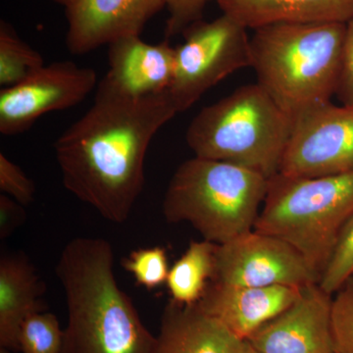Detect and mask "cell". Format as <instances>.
I'll use <instances>...</instances> for the list:
<instances>
[{
  "instance_id": "cell-1",
  "label": "cell",
  "mask_w": 353,
  "mask_h": 353,
  "mask_svg": "<svg viewBox=\"0 0 353 353\" xmlns=\"http://www.w3.org/2000/svg\"><path fill=\"white\" fill-rule=\"evenodd\" d=\"M178 113L169 92L130 97L102 79L92 108L57 139L65 189L110 222L131 215L157 132Z\"/></svg>"
},
{
  "instance_id": "cell-2",
  "label": "cell",
  "mask_w": 353,
  "mask_h": 353,
  "mask_svg": "<svg viewBox=\"0 0 353 353\" xmlns=\"http://www.w3.org/2000/svg\"><path fill=\"white\" fill-rule=\"evenodd\" d=\"M108 241L80 236L58 259L67 325L60 353H152L157 336L116 280Z\"/></svg>"
},
{
  "instance_id": "cell-3",
  "label": "cell",
  "mask_w": 353,
  "mask_h": 353,
  "mask_svg": "<svg viewBox=\"0 0 353 353\" xmlns=\"http://www.w3.org/2000/svg\"><path fill=\"white\" fill-rule=\"evenodd\" d=\"M347 24H274L253 30L250 68L294 121L331 102L340 78Z\"/></svg>"
},
{
  "instance_id": "cell-4",
  "label": "cell",
  "mask_w": 353,
  "mask_h": 353,
  "mask_svg": "<svg viewBox=\"0 0 353 353\" xmlns=\"http://www.w3.org/2000/svg\"><path fill=\"white\" fill-rule=\"evenodd\" d=\"M292 128L290 116L256 83L202 109L185 139L194 157L238 165L271 179L280 172Z\"/></svg>"
},
{
  "instance_id": "cell-5",
  "label": "cell",
  "mask_w": 353,
  "mask_h": 353,
  "mask_svg": "<svg viewBox=\"0 0 353 353\" xmlns=\"http://www.w3.org/2000/svg\"><path fill=\"white\" fill-rule=\"evenodd\" d=\"M269 179L219 160L194 157L178 167L165 194L169 223L187 222L222 245L254 229Z\"/></svg>"
},
{
  "instance_id": "cell-6",
  "label": "cell",
  "mask_w": 353,
  "mask_h": 353,
  "mask_svg": "<svg viewBox=\"0 0 353 353\" xmlns=\"http://www.w3.org/2000/svg\"><path fill=\"white\" fill-rule=\"evenodd\" d=\"M352 215L353 171L316 178L278 173L269 179L254 230L288 241L322 276Z\"/></svg>"
},
{
  "instance_id": "cell-7",
  "label": "cell",
  "mask_w": 353,
  "mask_h": 353,
  "mask_svg": "<svg viewBox=\"0 0 353 353\" xmlns=\"http://www.w3.org/2000/svg\"><path fill=\"white\" fill-rule=\"evenodd\" d=\"M246 31L222 14L211 22L199 21L183 32L185 43L176 48L175 74L169 90L178 113L192 108L228 76L250 67Z\"/></svg>"
},
{
  "instance_id": "cell-8",
  "label": "cell",
  "mask_w": 353,
  "mask_h": 353,
  "mask_svg": "<svg viewBox=\"0 0 353 353\" xmlns=\"http://www.w3.org/2000/svg\"><path fill=\"white\" fill-rule=\"evenodd\" d=\"M320 278L305 257L288 241L253 229L217 245L211 282L241 287L304 288L319 284Z\"/></svg>"
},
{
  "instance_id": "cell-9",
  "label": "cell",
  "mask_w": 353,
  "mask_h": 353,
  "mask_svg": "<svg viewBox=\"0 0 353 353\" xmlns=\"http://www.w3.org/2000/svg\"><path fill=\"white\" fill-rule=\"evenodd\" d=\"M353 171V108L323 104L297 116L279 173L316 178Z\"/></svg>"
},
{
  "instance_id": "cell-10",
  "label": "cell",
  "mask_w": 353,
  "mask_h": 353,
  "mask_svg": "<svg viewBox=\"0 0 353 353\" xmlns=\"http://www.w3.org/2000/svg\"><path fill=\"white\" fill-rule=\"evenodd\" d=\"M94 70L72 61L55 62L39 69L22 83L0 92V132L22 134L44 114L81 103L94 90Z\"/></svg>"
},
{
  "instance_id": "cell-11",
  "label": "cell",
  "mask_w": 353,
  "mask_h": 353,
  "mask_svg": "<svg viewBox=\"0 0 353 353\" xmlns=\"http://www.w3.org/2000/svg\"><path fill=\"white\" fill-rule=\"evenodd\" d=\"M332 301L319 284L304 287L296 303L246 341L259 353H334Z\"/></svg>"
},
{
  "instance_id": "cell-12",
  "label": "cell",
  "mask_w": 353,
  "mask_h": 353,
  "mask_svg": "<svg viewBox=\"0 0 353 353\" xmlns=\"http://www.w3.org/2000/svg\"><path fill=\"white\" fill-rule=\"evenodd\" d=\"M165 0H69L67 48L83 55L126 37L139 36Z\"/></svg>"
},
{
  "instance_id": "cell-13",
  "label": "cell",
  "mask_w": 353,
  "mask_h": 353,
  "mask_svg": "<svg viewBox=\"0 0 353 353\" xmlns=\"http://www.w3.org/2000/svg\"><path fill=\"white\" fill-rule=\"evenodd\" d=\"M301 290L287 285L253 288L210 282L197 305L239 340L248 341L296 303Z\"/></svg>"
},
{
  "instance_id": "cell-14",
  "label": "cell",
  "mask_w": 353,
  "mask_h": 353,
  "mask_svg": "<svg viewBox=\"0 0 353 353\" xmlns=\"http://www.w3.org/2000/svg\"><path fill=\"white\" fill-rule=\"evenodd\" d=\"M109 70L104 80L123 94L145 97L169 92L175 74L176 48L168 39L150 44L139 36L109 44Z\"/></svg>"
},
{
  "instance_id": "cell-15",
  "label": "cell",
  "mask_w": 353,
  "mask_h": 353,
  "mask_svg": "<svg viewBox=\"0 0 353 353\" xmlns=\"http://www.w3.org/2000/svg\"><path fill=\"white\" fill-rule=\"evenodd\" d=\"M152 353H239L243 341L206 314L197 303L169 301Z\"/></svg>"
},
{
  "instance_id": "cell-16",
  "label": "cell",
  "mask_w": 353,
  "mask_h": 353,
  "mask_svg": "<svg viewBox=\"0 0 353 353\" xmlns=\"http://www.w3.org/2000/svg\"><path fill=\"white\" fill-rule=\"evenodd\" d=\"M223 14L245 29L274 24L343 23L353 19V0H216Z\"/></svg>"
},
{
  "instance_id": "cell-17",
  "label": "cell",
  "mask_w": 353,
  "mask_h": 353,
  "mask_svg": "<svg viewBox=\"0 0 353 353\" xmlns=\"http://www.w3.org/2000/svg\"><path fill=\"white\" fill-rule=\"evenodd\" d=\"M43 283L23 253L2 252L0 257V347L19 352L18 332L32 313L44 311Z\"/></svg>"
},
{
  "instance_id": "cell-18",
  "label": "cell",
  "mask_w": 353,
  "mask_h": 353,
  "mask_svg": "<svg viewBox=\"0 0 353 353\" xmlns=\"http://www.w3.org/2000/svg\"><path fill=\"white\" fill-rule=\"evenodd\" d=\"M217 243L208 241H190L189 248L169 271L167 288L171 301L192 305L201 301L214 277Z\"/></svg>"
},
{
  "instance_id": "cell-19",
  "label": "cell",
  "mask_w": 353,
  "mask_h": 353,
  "mask_svg": "<svg viewBox=\"0 0 353 353\" xmlns=\"http://www.w3.org/2000/svg\"><path fill=\"white\" fill-rule=\"evenodd\" d=\"M46 66L41 53L18 36L15 29L0 22V85L13 87Z\"/></svg>"
},
{
  "instance_id": "cell-20",
  "label": "cell",
  "mask_w": 353,
  "mask_h": 353,
  "mask_svg": "<svg viewBox=\"0 0 353 353\" xmlns=\"http://www.w3.org/2000/svg\"><path fill=\"white\" fill-rule=\"evenodd\" d=\"M64 330L57 316L50 312L32 313L21 325L17 336L18 350L22 353H60Z\"/></svg>"
},
{
  "instance_id": "cell-21",
  "label": "cell",
  "mask_w": 353,
  "mask_h": 353,
  "mask_svg": "<svg viewBox=\"0 0 353 353\" xmlns=\"http://www.w3.org/2000/svg\"><path fill=\"white\" fill-rule=\"evenodd\" d=\"M123 268L134 278L137 285L148 290L166 284L170 267L167 250L162 246L138 248L121 260Z\"/></svg>"
},
{
  "instance_id": "cell-22",
  "label": "cell",
  "mask_w": 353,
  "mask_h": 353,
  "mask_svg": "<svg viewBox=\"0 0 353 353\" xmlns=\"http://www.w3.org/2000/svg\"><path fill=\"white\" fill-rule=\"evenodd\" d=\"M352 278L353 215L339 236L329 263L320 278L319 285L325 292L334 296Z\"/></svg>"
},
{
  "instance_id": "cell-23",
  "label": "cell",
  "mask_w": 353,
  "mask_h": 353,
  "mask_svg": "<svg viewBox=\"0 0 353 353\" xmlns=\"http://www.w3.org/2000/svg\"><path fill=\"white\" fill-rule=\"evenodd\" d=\"M331 329L334 353H353V278L334 294Z\"/></svg>"
},
{
  "instance_id": "cell-24",
  "label": "cell",
  "mask_w": 353,
  "mask_h": 353,
  "mask_svg": "<svg viewBox=\"0 0 353 353\" xmlns=\"http://www.w3.org/2000/svg\"><path fill=\"white\" fill-rule=\"evenodd\" d=\"M0 190L22 205L34 201L36 185L18 165L0 153Z\"/></svg>"
},
{
  "instance_id": "cell-25",
  "label": "cell",
  "mask_w": 353,
  "mask_h": 353,
  "mask_svg": "<svg viewBox=\"0 0 353 353\" xmlns=\"http://www.w3.org/2000/svg\"><path fill=\"white\" fill-rule=\"evenodd\" d=\"M211 0H165L169 11L167 21V38L183 32L201 20L206 4Z\"/></svg>"
},
{
  "instance_id": "cell-26",
  "label": "cell",
  "mask_w": 353,
  "mask_h": 353,
  "mask_svg": "<svg viewBox=\"0 0 353 353\" xmlns=\"http://www.w3.org/2000/svg\"><path fill=\"white\" fill-rule=\"evenodd\" d=\"M336 94L343 105L353 108V19L347 24L340 78Z\"/></svg>"
},
{
  "instance_id": "cell-27",
  "label": "cell",
  "mask_w": 353,
  "mask_h": 353,
  "mask_svg": "<svg viewBox=\"0 0 353 353\" xmlns=\"http://www.w3.org/2000/svg\"><path fill=\"white\" fill-rule=\"evenodd\" d=\"M27 219L24 205L12 197L0 196V239L6 240L19 229Z\"/></svg>"
},
{
  "instance_id": "cell-28",
  "label": "cell",
  "mask_w": 353,
  "mask_h": 353,
  "mask_svg": "<svg viewBox=\"0 0 353 353\" xmlns=\"http://www.w3.org/2000/svg\"><path fill=\"white\" fill-rule=\"evenodd\" d=\"M239 353H259L257 352L256 350H255L254 347H252V345H250L248 341H243V343H241V345L240 347V350H239Z\"/></svg>"
},
{
  "instance_id": "cell-29",
  "label": "cell",
  "mask_w": 353,
  "mask_h": 353,
  "mask_svg": "<svg viewBox=\"0 0 353 353\" xmlns=\"http://www.w3.org/2000/svg\"><path fill=\"white\" fill-rule=\"evenodd\" d=\"M51 1L57 2V3L62 4V6H66L67 2L69 1V0H51Z\"/></svg>"
},
{
  "instance_id": "cell-30",
  "label": "cell",
  "mask_w": 353,
  "mask_h": 353,
  "mask_svg": "<svg viewBox=\"0 0 353 353\" xmlns=\"http://www.w3.org/2000/svg\"><path fill=\"white\" fill-rule=\"evenodd\" d=\"M0 353H11L10 350H6V348L0 347Z\"/></svg>"
}]
</instances>
